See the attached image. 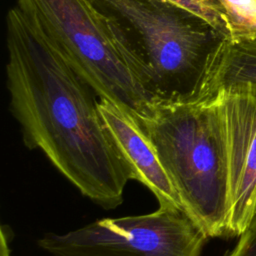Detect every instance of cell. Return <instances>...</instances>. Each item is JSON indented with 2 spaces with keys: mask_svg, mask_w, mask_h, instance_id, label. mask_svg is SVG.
Wrapping results in <instances>:
<instances>
[{
  "mask_svg": "<svg viewBox=\"0 0 256 256\" xmlns=\"http://www.w3.org/2000/svg\"><path fill=\"white\" fill-rule=\"evenodd\" d=\"M6 43L10 111L26 147L40 149L95 204L119 206L133 173L100 114L93 89L17 5L6 17Z\"/></svg>",
  "mask_w": 256,
  "mask_h": 256,
  "instance_id": "1",
  "label": "cell"
},
{
  "mask_svg": "<svg viewBox=\"0 0 256 256\" xmlns=\"http://www.w3.org/2000/svg\"><path fill=\"white\" fill-rule=\"evenodd\" d=\"M152 106L214 99L229 39L169 0H90Z\"/></svg>",
  "mask_w": 256,
  "mask_h": 256,
  "instance_id": "2",
  "label": "cell"
},
{
  "mask_svg": "<svg viewBox=\"0 0 256 256\" xmlns=\"http://www.w3.org/2000/svg\"><path fill=\"white\" fill-rule=\"evenodd\" d=\"M154 149L185 211L208 237H223L229 217L226 131L218 96L197 104L154 106L134 120Z\"/></svg>",
  "mask_w": 256,
  "mask_h": 256,
  "instance_id": "3",
  "label": "cell"
},
{
  "mask_svg": "<svg viewBox=\"0 0 256 256\" xmlns=\"http://www.w3.org/2000/svg\"><path fill=\"white\" fill-rule=\"evenodd\" d=\"M16 5L100 99L133 120L150 114L153 106L90 0H17Z\"/></svg>",
  "mask_w": 256,
  "mask_h": 256,
  "instance_id": "4",
  "label": "cell"
},
{
  "mask_svg": "<svg viewBox=\"0 0 256 256\" xmlns=\"http://www.w3.org/2000/svg\"><path fill=\"white\" fill-rule=\"evenodd\" d=\"M208 238L184 209L161 204L149 214L103 218L65 234L47 233L38 245L52 256H201Z\"/></svg>",
  "mask_w": 256,
  "mask_h": 256,
  "instance_id": "5",
  "label": "cell"
},
{
  "mask_svg": "<svg viewBox=\"0 0 256 256\" xmlns=\"http://www.w3.org/2000/svg\"><path fill=\"white\" fill-rule=\"evenodd\" d=\"M227 141L229 217L226 236H241L256 214V85L221 89Z\"/></svg>",
  "mask_w": 256,
  "mask_h": 256,
  "instance_id": "6",
  "label": "cell"
},
{
  "mask_svg": "<svg viewBox=\"0 0 256 256\" xmlns=\"http://www.w3.org/2000/svg\"><path fill=\"white\" fill-rule=\"evenodd\" d=\"M98 109L120 153L128 163L133 179L145 185L157 198L159 205L171 204L184 209L154 149L134 120L106 99H99Z\"/></svg>",
  "mask_w": 256,
  "mask_h": 256,
  "instance_id": "7",
  "label": "cell"
},
{
  "mask_svg": "<svg viewBox=\"0 0 256 256\" xmlns=\"http://www.w3.org/2000/svg\"><path fill=\"white\" fill-rule=\"evenodd\" d=\"M241 83L256 85V36L229 41L216 80V94Z\"/></svg>",
  "mask_w": 256,
  "mask_h": 256,
  "instance_id": "8",
  "label": "cell"
},
{
  "mask_svg": "<svg viewBox=\"0 0 256 256\" xmlns=\"http://www.w3.org/2000/svg\"><path fill=\"white\" fill-rule=\"evenodd\" d=\"M229 41L256 36V0H216Z\"/></svg>",
  "mask_w": 256,
  "mask_h": 256,
  "instance_id": "9",
  "label": "cell"
},
{
  "mask_svg": "<svg viewBox=\"0 0 256 256\" xmlns=\"http://www.w3.org/2000/svg\"><path fill=\"white\" fill-rule=\"evenodd\" d=\"M169 1L177 3L195 12L199 16L206 19L218 31H220L222 34L226 36L224 23H223L219 6L216 0H169Z\"/></svg>",
  "mask_w": 256,
  "mask_h": 256,
  "instance_id": "10",
  "label": "cell"
},
{
  "mask_svg": "<svg viewBox=\"0 0 256 256\" xmlns=\"http://www.w3.org/2000/svg\"><path fill=\"white\" fill-rule=\"evenodd\" d=\"M228 256H256V214Z\"/></svg>",
  "mask_w": 256,
  "mask_h": 256,
  "instance_id": "11",
  "label": "cell"
}]
</instances>
